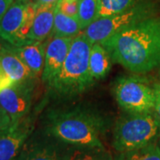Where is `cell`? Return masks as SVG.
<instances>
[{
  "label": "cell",
  "instance_id": "cell-1",
  "mask_svg": "<svg viewBox=\"0 0 160 160\" xmlns=\"http://www.w3.org/2000/svg\"><path fill=\"white\" fill-rule=\"evenodd\" d=\"M111 61L133 73L149 72L160 64V19L148 18L100 43Z\"/></svg>",
  "mask_w": 160,
  "mask_h": 160
},
{
  "label": "cell",
  "instance_id": "cell-2",
  "mask_svg": "<svg viewBox=\"0 0 160 160\" xmlns=\"http://www.w3.org/2000/svg\"><path fill=\"white\" fill-rule=\"evenodd\" d=\"M108 125L100 115L82 109H61L47 118L46 134L69 147L104 148Z\"/></svg>",
  "mask_w": 160,
  "mask_h": 160
},
{
  "label": "cell",
  "instance_id": "cell-3",
  "mask_svg": "<svg viewBox=\"0 0 160 160\" xmlns=\"http://www.w3.org/2000/svg\"><path fill=\"white\" fill-rule=\"evenodd\" d=\"M92 44L82 31L71 43L68 56L50 87L59 95L70 96L84 92L93 83L89 58Z\"/></svg>",
  "mask_w": 160,
  "mask_h": 160
},
{
  "label": "cell",
  "instance_id": "cell-4",
  "mask_svg": "<svg viewBox=\"0 0 160 160\" xmlns=\"http://www.w3.org/2000/svg\"><path fill=\"white\" fill-rule=\"evenodd\" d=\"M160 137V120L154 112L127 113L117 121L112 146L118 153L139 149Z\"/></svg>",
  "mask_w": 160,
  "mask_h": 160
},
{
  "label": "cell",
  "instance_id": "cell-5",
  "mask_svg": "<svg viewBox=\"0 0 160 160\" xmlns=\"http://www.w3.org/2000/svg\"><path fill=\"white\" fill-rule=\"evenodd\" d=\"M38 5L31 0H13L0 19V38L12 46L26 43Z\"/></svg>",
  "mask_w": 160,
  "mask_h": 160
},
{
  "label": "cell",
  "instance_id": "cell-6",
  "mask_svg": "<svg viewBox=\"0 0 160 160\" xmlns=\"http://www.w3.org/2000/svg\"><path fill=\"white\" fill-rule=\"evenodd\" d=\"M114 92L118 105L127 113L154 111V89L142 78H121L116 83Z\"/></svg>",
  "mask_w": 160,
  "mask_h": 160
},
{
  "label": "cell",
  "instance_id": "cell-7",
  "mask_svg": "<svg viewBox=\"0 0 160 160\" xmlns=\"http://www.w3.org/2000/svg\"><path fill=\"white\" fill-rule=\"evenodd\" d=\"M150 14L151 8L149 5L138 3L123 12L99 18L83 32L92 44L102 43L121 30L150 18Z\"/></svg>",
  "mask_w": 160,
  "mask_h": 160
},
{
  "label": "cell",
  "instance_id": "cell-8",
  "mask_svg": "<svg viewBox=\"0 0 160 160\" xmlns=\"http://www.w3.org/2000/svg\"><path fill=\"white\" fill-rule=\"evenodd\" d=\"M36 79L13 83L0 92V106L10 117L12 124H17L29 113L34 92Z\"/></svg>",
  "mask_w": 160,
  "mask_h": 160
},
{
  "label": "cell",
  "instance_id": "cell-9",
  "mask_svg": "<svg viewBox=\"0 0 160 160\" xmlns=\"http://www.w3.org/2000/svg\"><path fill=\"white\" fill-rule=\"evenodd\" d=\"M73 38L52 37L46 40L45 66L41 78L48 86L59 74L68 56Z\"/></svg>",
  "mask_w": 160,
  "mask_h": 160
},
{
  "label": "cell",
  "instance_id": "cell-10",
  "mask_svg": "<svg viewBox=\"0 0 160 160\" xmlns=\"http://www.w3.org/2000/svg\"><path fill=\"white\" fill-rule=\"evenodd\" d=\"M32 125L29 119L22 120L17 124L0 131V160H13L22 152L29 134Z\"/></svg>",
  "mask_w": 160,
  "mask_h": 160
},
{
  "label": "cell",
  "instance_id": "cell-11",
  "mask_svg": "<svg viewBox=\"0 0 160 160\" xmlns=\"http://www.w3.org/2000/svg\"><path fill=\"white\" fill-rule=\"evenodd\" d=\"M69 147L46 134V138L23 146L22 160H65Z\"/></svg>",
  "mask_w": 160,
  "mask_h": 160
},
{
  "label": "cell",
  "instance_id": "cell-12",
  "mask_svg": "<svg viewBox=\"0 0 160 160\" xmlns=\"http://www.w3.org/2000/svg\"><path fill=\"white\" fill-rule=\"evenodd\" d=\"M46 41H35L20 46L9 45V49L13 52L25 63L36 78L42 77L45 66Z\"/></svg>",
  "mask_w": 160,
  "mask_h": 160
},
{
  "label": "cell",
  "instance_id": "cell-13",
  "mask_svg": "<svg viewBox=\"0 0 160 160\" xmlns=\"http://www.w3.org/2000/svg\"><path fill=\"white\" fill-rule=\"evenodd\" d=\"M57 6L58 3L38 6L33 25L25 44L35 41H46L51 37Z\"/></svg>",
  "mask_w": 160,
  "mask_h": 160
},
{
  "label": "cell",
  "instance_id": "cell-14",
  "mask_svg": "<svg viewBox=\"0 0 160 160\" xmlns=\"http://www.w3.org/2000/svg\"><path fill=\"white\" fill-rule=\"evenodd\" d=\"M0 64L12 83L37 79L31 70L13 52L8 48L0 54Z\"/></svg>",
  "mask_w": 160,
  "mask_h": 160
},
{
  "label": "cell",
  "instance_id": "cell-15",
  "mask_svg": "<svg viewBox=\"0 0 160 160\" xmlns=\"http://www.w3.org/2000/svg\"><path fill=\"white\" fill-rule=\"evenodd\" d=\"M111 59L107 50L100 43L92 44L89 58V69L92 81L102 79L109 73Z\"/></svg>",
  "mask_w": 160,
  "mask_h": 160
},
{
  "label": "cell",
  "instance_id": "cell-16",
  "mask_svg": "<svg viewBox=\"0 0 160 160\" xmlns=\"http://www.w3.org/2000/svg\"><path fill=\"white\" fill-rule=\"evenodd\" d=\"M82 32L80 27L79 22L78 18L70 17L63 12L56 9L53 28L52 31L51 37H58V38H75Z\"/></svg>",
  "mask_w": 160,
  "mask_h": 160
},
{
  "label": "cell",
  "instance_id": "cell-17",
  "mask_svg": "<svg viewBox=\"0 0 160 160\" xmlns=\"http://www.w3.org/2000/svg\"><path fill=\"white\" fill-rule=\"evenodd\" d=\"M65 160H113L105 148L69 147Z\"/></svg>",
  "mask_w": 160,
  "mask_h": 160
},
{
  "label": "cell",
  "instance_id": "cell-18",
  "mask_svg": "<svg viewBox=\"0 0 160 160\" xmlns=\"http://www.w3.org/2000/svg\"><path fill=\"white\" fill-rule=\"evenodd\" d=\"M114 160H160V146L154 142L139 149L119 152Z\"/></svg>",
  "mask_w": 160,
  "mask_h": 160
},
{
  "label": "cell",
  "instance_id": "cell-19",
  "mask_svg": "<svg viewBox=\"0 0 160 160\" xmlns=\"http://www.w3.org/2000/svg\"><path fill=\"white\" fill-rule=\"evenodd\" d=\"M100 0H79L78 20L82 31L99 19Z\"/></svg>",
  "mask_w": 160,
  "mask_h": 160
},
{
  "label": "cell",
  "instance_id": "cell-20",
  "mask_svg": "<svg viewBox=\"0 0 160 160\" xmlns=\"http://www.w3.org/2000/svg\"><path fill=\"white\" fill-rule=\"evenodd\" d=\"M136 4V0H100L99 18L107 17L126 11Z\"/></svg>",
  "mask_w": 160,
  "mask_h": 160
},
{
  "label": "cell",
  "instance_id": "cell-21",
  "mask_svg": "<svg viewBox=\"0 0 160 160\" xmlns=\"http://www.w3.org/2000/svg\"><path fill=\"white\" fill-rule=\"evenodd\" d=\"M78 2L79 0H60L58 9L68 16L78 18Z\"/></svg>",
  "mask_w": 160,
  "mask_h": 160
},
{
  "label": "cell",
  "instance_id": "cell-22",
  "mask_svg": "<svg viewBox=\"0 0 160 160\" xmlns=\"http://www.w3.org/2000/svg\"><path fill=\"white\" fill-rule=\"evenodd\" d=\"M12 125V120L8 114L0 106V131H3Z\"/></svg>",
  "mask_w": 160,
  "mask_h": 160
},
{
  "label": "cell",
  "instance_id": "cell-23",
  "mask_svg": "<svg viewBox=\"0 0 160 160\" xmlns=\"http://www.w3.org/2000/svg\"><path fill=\"white\" fill-rule=\"evenodd\" d=\"M153 89L155 92L154 113L160 120V83L155 84Z\"/></svg>",
  "mask_w": 160,
  "mask_h": 160
},
{
  "label": "cell",
  "instance_id": "cell-24",
  "mask_svg": "<svg viewBox=\"0 0 160 160\" xmlns=\"http://www.w3.org/2000/svg\"><path fill=\"white\" fill-rule=\"evenodd\" d=\"M12 84V83L11 79L6 74V72L4 71V69L0 64V92L3 91L6 87L11 86Z\"/></svg>",
  "mask_w": 160,
  "mask_h": 160
},
{
  "label": "cell",
  "instance_id": "cell-25",
  "mask_svg": "<svg viewBox=\"0 0 160 160\" xmlns=\"http://www.w3.org/2000/svg\"><path fill=\"white\" fill-rule=\"evenodd\" d=\"M13 0H0V19L3 17L6 10L11 6Z\"/></svg>",
  "mask_w": 160,
  "mask_h": 160
},
{
  "label": "cell",
  "instance_id": "cell-26",
  "mask_svg": "<svg viewBox=\"0 0 160 160\" xmlns=\"http://www.w3.org/2000/svg\"><path fill=\"white\" fill-rule=\"evenodd\" d=\"M33 1L36 5L42 6V5H52V4H57L60 0H31Z\"/></svg>",
  "mask_w": 160,
  "mask_h": 160
},
{
  "label": "cell",
  "instance_id": "cell-27",
  "mask_svg": "<svg viewBox=\"0 0 160 160\" xmlns=\"http://www.w3.org/2000/svg\"><path fill=\"white\" fill-rule=\"evenodd\" d=\"M9 45H10V44H8L7 42L4 41V40L0 38V54L3 53L4 52L6 51V49L8 48V46H9Z\"/></svg>",
  "mask_w": 160,
  "mask_h": 160
},
{
  "label": "cell",
  "instance_id": "cell-28",
  "mask_svg": "<svg viewBox=\"0 0 160 160\" xmlns=\"http://www.w3.org/2000/svg\"><path fill=\"white\" fill-rule=\"evenodd\" d=\"M13 160H22V158H21V157H20V155H19L17 158H14Z\"/></svg>",
  "mask_w": 160,
  "mask_h": 160
},
{
  "label": "cell",
  "instance_id": "cell-29",
  "mask_svg": "<svg viewBox=\"0 0 160 160\" xmlns=\"http://www.w3.org/2000/svg\"><path fill=\"white\" fill-rule=\"evenodd\" d=\"M159 146H160V137H159Z\"/></svg>",
  "mask_w": 160,
  "mask_h": 160
}]
</instances>
